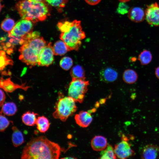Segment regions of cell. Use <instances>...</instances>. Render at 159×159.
<instances>
[{"instance_id": "cell-1", "label": "cell", "mask_w": 159, "mask_h": 159, "mask_svg": "<svg viewBox=\"0 0 159 159\" xmlns=\"http://www.w3.org/2000/svg\"><path fill=\"white\" fill-rule=\"evenodd\" d=\"M61 151L58 144L44 136H40L32 138L26 144L23 149L21 158L57 159Z\"/></svg>"}, {"instance_id": "cell-2", "label": "cell", "mask_w": 159, "mask_h": 159, "mask_svg": "<svg viewBox=\"0 0 159 159\" xmlns=\"http://www.w3.org/2000/svg\"><path fill=\"white\" fill-rule=\"evenodd\" d=\"M24 39V42L19 49V59L27 65L34 66L37 64L38 55L47 45L46 42L37 31H32L27 34Z\"/></svg>"}, {"instance_id": "cell-3", "label": "cell", "mask_w": 159, "mask_h": 159, "mask_svg": "<svg viewBox=\"0 0 159 159\" xmlns=\"http://www.w3.org/2000/svg\"><path fill=\"white\" fill-rule=\"evenodd\" d=\"M57 27L61 32L60 38L68 47L69 51H77L80 47L82 41L85 37L82 30L80 21H65L59 22Z\"/></svg>"}, {"instance_id": "cell-4", "label": "cell", "mask_w": 159, "mask_h": 159, "mask_svg": "<svg viewBox=\"0 0 159 159\" xmlns=\"http://www.w3.org/2000/svg\"><path fill=\"white\" fill-rule=\"evenodd\" d=\"M16 7L22 19L34 23L45 20L49 14L48 7L44 1L21 0L17 3Z\"/></svg>"}, {"instance_id": "cell-5", "label": "cell", "mask_w": 159, "mask_h": 159, "mask_svg": "<svg viewBox=\"0 0 159 159\" xmlns=\"http://www.w3.org/2000/svg\"><path fill=\"white\" fill-rule=\"evenodd\" d=\"M75 102L69 96L59 98L56 103L55 111L52 114L53 117L62 121H65L77 110Z\"/></svg>"}, {"instance_id": "cell-6", "label": "cell", "mask_w": 159, "mask_h": 159, "mask_svg": "<svg viewBox=\"0 0 159 159\" xmlns=\"http://www.w3.org/2000/svg\"><path fill=\"white\" fill-rule=\"evenodd\" d=\"M89 81L83 78H72L69 85L68 93L76 102H83L88 90Z\"/></svg>"}, {"instance_id": "cell-7", "label": "cell", "mask_w": 159, "mask_h": 159, "mask_svg": "<svg viewBox=\"0 0 159 159\" xmlns=\"http://www.w3.org/2000/svg\"><path fill=\"white\" fill-rule=\"evenodd\" d=\"M121 141L115 145L114 150L118 158L125 159L133 156L135 153L126 137L123 136Z\"/></svg>"}, {"instance_id": "cell-8", "label": "cell", "mask_w": 159, "mask_h": 159, "mask_svg": "<svg viewBox=\"0 0 159 159\" xmlns=\"http://www.w3.org/2000/svg\"><path fill=\"white\" fill-rule=\"evenodd\" d=\"M32 27L31 21L23 19L16 24L12 29L8 33V35L17 37H23L32 31Z\"/></svg>"}, {"instance_id": "cell-9", "label": "cell", "mask_w": 159, "mask_h": 159, "mask_svg": "<svg viewBox=\"0 0 159 159\" xmlns=\"http://www.w3.org/2000/svg\"><path fill=\"white\" fill-rule=\"evenodd\" d=\"M54 55L53 47L50 42L41 50L38 56L37 64L40 66H49L54 61Z\"/></svg>"}, {"instance_id": "cell-10", "label": "cell", "mask_w": 159, "mask_h": 159, "mask_svg": "<svg viewBox=\"0 0 159 159\" xmlns=\"http://www.w3.org/2000/svg\"><path fill=\"white\" fill-rule=\"evenodd\" d=\"M147 22L153 26H159V6L156 2L148 6L145 11Z\"/></svg>"}, {"instance_id": "cell-11", "label": "cell", "mask_w": 159, "mask_h": 159, "mask_svg": "<svg viewBox=\"0 0 159 159\" xmlns=\"http://www.w3.org/2000/svg\"><path fill=\"white\" fill-rule=\"evenodd\" d=\"M91 113L89 110L88 111H81L76 114L74 119L77 124L82 127H87L92 120Z\"/></svg>"}, {"instance_id": "cell-12", "label": "cell", "mask_w": 159, "mask_h": 159, "mask_svg": "<svg viewBox=\"0 0 159 159\" xmlns=\"http://www.w3.org/2000/svg\"><path fill=\"white\" fill-rule=\"evenodd\" d=\"M159 155V147L156 145L150 144L143 148L141 154L142 159H156Z\"/></svg>"}, {"instance_id": "cell-13", "label": "cell", "mask_w": 159, "mask_h": 159, "mask_svg": "<svg viewBox=\"0 0 159 159\" xmlns=\"http://www.w3.org/2000/svg\"><path fill=\"white\" fill-rule=\"evenodd\" d=\"M100 75L101 81L106 82H114L117 79L118 73L113 68L107 67L101 70Z\"/></svg>"}, {"instance_id": "cell-14", "label": "cell", "mask_w": 159, "mask_h": 159, "mask_svg": "<svg viewBox=\"0 0 159 159\" xmlns=\"http://www.w3.org/2000/svg\"><path fill=\"white\" fill-rule=\"evenodd\" d=\"M129 18L135 22L143 21L145 18V12L143 9L139 7H134L129 10L128 12Z\"/></svg>"}, {"instance_id": "cell-15", "label": "cell", "mask_w": 159, "mask_h": 159, "mask_svg": "<svg viewBox=\"0 0 159 159\" xmlns=\"http://www.w3.org/2000/svg\"><path fill=\"white\" fill-rule=\"evenodd\" d=\"M107 145V139L101 135L95 136L91 141V146L96 151H101L105 149Z\"/></svg>"}, {"instance_id": "cell-16", "label": "cell", "mask_w": 159, "mask_h": 159, "mask_svg": "<svg viewBox=\"0 0 159 159\" xmlns=\"http://www.w3.org/2000/svg\"><path fill=\"white\" fill-rule=\"evenodd\" d=\"M38 114L33 112L27 111L24 113L21 116L23 123L29 126H33L36 124Z\"/></svg>"}, {"instance_id": "cell-17", "label": "cell", "mask_w": 159, "mask_h": 159, "mask_svg": "<svg viewBox=\"0 0 159 159\" xmlns=\"http://www.w3.org/2000/svg\"><path fill=\"white\" fill-rule=\"evenodd\" d=\"M13 133L12 135V141L13 145L17 147L24 142V137L21 132L15 126L12 127Z\"/></svg>"}, {"instance_id": "cell-18", "label": "cell", "mask_w": 159, "mask_h": 159, "mask_svg": "<svg viewBox=\"0 0 159 159\" xmlns=\"http://www.w3.org/2000/svg\"><path fill=\"white\" fill-rule=\"evenodd\" d=\"M53 48L54 55H62L69 51L66 44L62 40L56 42Z\"/></svg>"}, {"instance_id": "cell-19", "label": "cell", "mask_w": 159, "mask_h": 159, "mask_svg": "<svg viewBox=\"0 0 159 159\" xmlns=\"http://www.w3.org/2000/svg\"><path fill=\"white\" fill-rule=\"evenodd\" d=\"M16 104L13 102H7L2 106L0 113L9 116L15 115L17 111Z\"/></svg>"}, {"instance_id": "cell-20", "label": "cell", "mask_w": 159, "mask_h": 159, "mask_svg": "<svg viewBox=\"0 0 159 159\" xmlns=\"http://www.w3.org/2000/svg\"><path fill=\"white\" fill-rule=\"evenodd\" d=\"M138 76L136 72L133 70L128 69L125 70L123 74L124 81L126 83L132 84L137 80Z\"/></svg>"}, {"instance_id": "cell-21", "label": "cell", "mask_w": 159, "mask_h": 159, "mask_svg": "<svg viewBox=\"0 0 159 159\" xmlns=\"http://www.w3.org/2000/svg\"><path fill=\"white\" fill-rule=\"evenodd\" d=\"M36 125L38 130L41 132L45 133L49 129L50 123L48 119L44 116L37 117Z\"/></svg>"}, {"instance_id": "cell-22", "label": "cell", "mask_w": 159, "mask_h": 159, "mask_svg": "<svg viewBox=\"0 0 159 159\" xmlns=\"http://www.w3.org/2000/svg\"><path fill=\"white\" fill-rule=\"evenodd\" d=\"M0 87L7 92H11L21 87L18 85H16L9 79L4 80L1 78L0 79Z\"/></svg>"}, {"instance_id": "cell-23", "label": "cell", "mask_w": 159, "mask_h": 159, "mask_svg": "<svg viewBox=\"0 0 159 159\" xmlns=\"http://www.w3.org/2000/svg\"><path fill=\"white\" fill-rule=\"evenodd\" d=\"M99 158L103 159H115L116 156L114 148L110 145H107L106 148L101 151Z\"/></svg>"}, {"instance_id": "cell-24", "label": "cell", "mask_w": 159, "mask_h": 159, "mask_svg": "<svg viewBox=\"0 0 159 159\" xmlns=\"http://www.w3.org/2000/svg\"><path fill=\"white\" fill-rule=\"evenodd\" d=\"M152 58L151 52L149 50H144L140 54L138 60L142 65H146L149 64Z\"/></svg>"}, {"instance_id": "cell-25", "label": "cell", "mask_w": 159, "mask_h": 159, "mask_svg": "<svg viewBox=\"0 0 159 159\" xmlns=\"http://www.w3.org/2000/svg\"><path fill=\"white\" fill-rule=\"evenodd\" d=\"M70 74L72 78L78 79L85 78V72L83 67L77 65L72 69Z\"/></svg>"}, {"instance_id": "cell-26", "label": "cell", "mask_w": 159, "mask_h": 159, "mask_svg": "<svg viewBox=\"0 0 159 159\" xmlns=\"http://www.w3.org/2000/svg\"><path fill=\"white\" fill-rule=\"evenodd\" d=\"M13 61L4 51L0 50V71L9 65H12Z\"/></svg>"}, {"instance_id": "cell-27", "label": "cell", "mask_w": 159, "mask_h": 159, "mask_svg": "<svg viewBox=\"0 0 159 159\" xmlns=\"http://www.w3.org/2000/svg\"><path fill=\"white\" fill-rule=\"evenodd\" d=\"M15 25V21L13 19L7 18L2 21L1 26L3 30L8 33L12 29Z\"/></svg>"}, {"instance_id": "cell-28", "label": "cell", "mask_w": 159, "mask_h": 159, "mask_svg": "<svg viewBox=\"0 0 159 159\" xmlns=\"http://www.w3.org/2000/svg\"><path fill=\"white\" fill-rule=\"evenodd\" d=\"M59 64L60 66L63 69L65 70H68L72 66L73 62L72 60L70 57H65L61 59Z\"/></svg>"}, {"instance_id": "cell-29", "label": "cell", "mask_w": 159, "mask_h": 159, "mask_svg": "<svg viewBox=\"0 0 159 159\" xmlns=\"http://www.w3.org/2000/svg\"><path fill=\"white\" fill-rule=\"evenodd\" d=\"M9 124V120L2 114H0V132H4Z\"/></svg>"}, {"instance_id": "cell-30", "label": "cell", "mask_w": 159, "mask_h": 159, "mask_svg": "<svg viewBox=\"0 0 159 159\" xmlns=\"http://www.w3.org/2000/svg\"><path fill=\"white\" fill-rule=\"evenodd\" d=\"M50 5L57 7H63L64 6L67 0H45Z\"/></svg>"}, {"instance_id": "cell-31", "label": "cell", "mask_w": 159, "mask_h": 159, "mask_svg": "<svg viewBox=\"0 0 159 159\" xmlns=\"http://www.w3.org/2000/svg\"><path fill=\"white\" fill-rule=\"evenodd\" d=\"M129 6L124 2H121L117 10L118 12L121 14H125L128 12Z\"/></svg>"}, {"instance_id": "cell-32", "label": "cell", "mask_w": 159, "mask_h": 159, "mask_svg": "<svg viewBox=\"0 0 159 159\" xmlns=\"http://www.w3.org/2000/svg\"><path fill=\"white\" fill-rule=\"evenodd\" d=\"M5 98V95L4 92L0 89V107L4 104Z\"/></svg>"}, {"instance_id": "cell-33", "label": "cell", "mask_w": 159, "mask_h": 159, "mask_svg": "<svg viewBox=\"0 0 159 159\" xmlns=\"http://www.w3.org/2000/svg\"><path fill=\"white\" fill-rule=\"evenodd\" d=\"M88 4L91 5H95L99 3L101 0H85Z\"/></svg>"}, {"instance_id": "cell-34", "label": "cell", "mask_w": 159, "mask_h": 159, "mask_svg": "<svg viewBox=\"0 0 159 159\" xmlns=\"http://www.w3.org/2000/svg\"><path fill=\"white\" fill-rule=\"evenodd\" d=\"M155 74L156 77L159 79V66L155 69Z\"/></svg>"}, {"instance_id": "cell-35", "label": "cell", "mask_w": 159, "mask_h": 159, "mask_svg": "<svg viewBox=\"0 0 159 159\" xmlns=\"http://www.w3.org/2000/svg\"><path fill=\"white\" fill-rule=\"evenodd\" d=\"M29 1L32 2H40L43 1L45 0H28Z\"/></svg>"}, {"instance_id": "cell-36", "label": "cell", "mask_w": 159, "mask_h": 159, "mask_svg": "<svg viewBox=\"0 0 159 159\" xmlns=\"http://www.w3.org/2000/svg\"><path fill=\"white\" fill-rule=\"evenodd\" d=\"M3 6L4 5L2 4L1 0H0V12Z\"/></svg>"}, {"instance_id": "cell-37", "label": "cell", "mask_w": 159, "mask_h": 159, "mask_svg": "<svg viewBox=\"0 0 159 159\" xmlns=\"http://www.w3.org/2000/svg\"><path fill=\"white\" fill-rule=\"evenodd\" d=\"M120 2L125 3L129 1L130 0H119Z\"/></svg>"}, {"instance_id": "cell-38", "label": "cell", "mask_w": 159, "mask_h": 159, "mask_svg": "<svg viewBox=\"0 0 159 159\" xmlns=\"http://www.w3.org/2000/svg\"><path fill=\"white\" fill-rule=\"evenodd\" d=\"M63 158V159H65V158H66V159H68V158H69V159H73V158H73V157H66V158Z\"/></svg>"}]
</instances>
